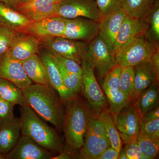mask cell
<instances>
[{
	"instance_id": "11",
	"label": "cell",
	"mask_w": 159,
	"mask_h": 159,
	"mask_svg": "<svg viewBox=\"0 0 159 159\" xmlns=\"http://www.w3.org/2000/svg\"><path fill=\"white\" fill-rule=\"evenodd\" d=\"M113 120L125 144L136 140L140 129V119L134 105L114 115Z\"/></svg>"
},
{
	"instance_id": "35",
	"label": "cell",
	"mask_w": 159,
	"mask_h": 159,
	"mask_svg": "<svg viewBox=\"0 0 159 159\" xmlns=\"http://www.w3.org/2000/svg\"><path fill=\"white\" fill-rule=\"evenodd\" d=\"M86 131H88L98 136L109 139L102 122L99 121L97 116H93L92 114L90 117Z\"/></svg>"
},
{
	"instance_id": "24",
	"label": "cell",
	"mask_w": 159,
	"mask_h": 159,
	"mask_svg": "<svg viewBox=\"0 0 159 159\" xmlns=\"http://www.w3.org/2000/svg\"><path fill=\"white\" fill-rule=\"evenodd\" d=\"M25 72L32 83L50 85L45 67L39 55L35 54L21 61Z\"/></svg>"
},
{
	"instance_id": "44",
	"label": "cell",
	"mask_w": 159,
	"mask_h": 159,
	"mask_svg": "<svg viewBox=\"0 0 159 159\" xmlns=\"http://www.w3.org/2000/svg\"><path fill=\"white\" fill-rule=\"evenodd\" d=\"M118 159H128L126 154L125 153L124 148H121L119 154Z\"/></svg>"
},
{
	"instance_id": "21",
	"label": "cell",
	"mask_w": 159,
	"mask_h": 159,
	"mask_svg": "<svg viewBox=\"0 0 159 159\" xmlns=\"http://www.w3.org/2000/svg\"><path fill=\"white\" fill-rule=\"evenodd\" d=\"M110 146L109 139L98 136L86 131L84 143L81 147L78 157L81 159H97Z\"/></svg>"
},
{
	"instance_id": "23",
	"label": "cell",
	"mask_w": 159,
	"mask_h": 159,
	"mask_svg": "<svg viewBox=\"0 0 159 159\" xmlns=\"http://www.w3.org/2000/svg\"><path fill=\"white\" fill-rule=\"evenodd\" d=\"M133 67L135 86L131 99L136 100L142 92L156 80L149 62L142 63L134 66Z\"/></svg>"
},
{
	"instance_id": "45",
	"label": "cell",
	"mask_w": 159,
	"mask_h": 159,
	"mask_svg": "<svg viewBox=\"0 0 159 159\" xmlns=\"http://www.w3.org/2000/svg\"><path fill=\"white\" fill-rule=\"evenodd\" d=\"M20 2V0H9L10 5L12 7L16 9V7L18 6Z\"/></svg>"
},
{
	"instance_id": "19",
	"label": "cell",
	"mask_w": 159,
	"mask_h": 159,
	"mask_svg": "<svg viewBox=\"0 0 159 159\" xmlns=\"http://www.w3.org/2000/svg\"><path fill=\"white\" fill-rule=\"evenodd\" d=\"M148 29V24L145 21L127 15L122 21L117 35L112 50L113 54L115 55L119 49L134 39L146 34Z\"/></svg>"
},
{
	"instance_id": "33",
	"label": "cell",
	"mask_w": 159,
	"mask_h": 159,
	"mask_svg": "<svg viewBox=\"0 0 159 159\" xmlns=\"http://www.w3.org/2000/svg\"><path fill=\"white\" fill-rule=\"evenodd\" d=\"M16 31L0 24V56L8 52Z\"/></svg>"
},
{
	"instance_id": "48",
	"label": "cell",
	"mask_w": 159,
	"mask_h": 159,
	"mask_svg": "<svg viewBox=\"0 0 159 159\" xmlns=\"http://www.w3.org/2000/svg\"><path fill=\"white\" fill-rule=\"evenodd\" d=\"M30 1V0H20V2L19 4H22V3L26 2H28V1Z\"/></svg>"
},
{
	"instance_id": "25",
	"label": "cell",
	"mask_w": 159,
	"mask_h": 159,
	"mask_svg": "<svg viewBox=\"0 0 159 159\" xmlns=\"http://www.w3.org/2000/svg\"><path fill=\"white\" fill-rule=\"evenodd\" d=\"M31 21L16 10L0 2V24L16 31H20L28 25Z\"/></svg>"
},
{
	"instance_id": "47",
	"label": "cell",
	"mask_w": 159,
	"mask_h": 159,
	"mask_svg": "<svg viewBox=\"0 0 159 159\" xmlns=\"http://www.w3.org/2000/svg\"><path fill=\"white\" fill-rule=\"evenodd\" d=\"M6 159V156L5 155L3 154H0V159Z\"/></svg>"
},
{
	"instance_id": "7",
	"label": "cell",
	"mask_w": 159,
	"mask_h": 159,
	"mask_svg": "<svg viewBox=\"0 0 159 159\" xmlns=\"http://www.w3.org/2000/svg\"><path fill=\"white\" fill-rule=\"evenodd\" d=\"M81 66L83 70L81 91L83 94L97 113L104 111L107 100L97 83L94 68L87 61Z\"/></svg>"
},
{
	"instance_id": "10",
	"label": "cell",
	"mask_w": 159,
	"mask_h": 159,
	"mask_svg": "<svg viewBox=\"0 0 159 159\" xmlns=\"http://www.w3.org/2000/svg\"><path fill=\"white\" fill-rule=\"evenodd\" d=\"M99 30V22L90 19H66L65 29L61 37L89 43L98 35Z\"/></svg>"
},
{
	"instance_id": "14",
	"label": "cell",
	"mask_w": 159,
	"mask_h": 159,
	"mask_svg": "<svg viewBox=\"0 0 159 159\" xmlns=\"http://www.w3.org/2000/svg\"><path fill=\"white\" fill-rule=\"evenodd\" d=\"M54 156L30 137L22 135L14 147L6 155L8 159H51Z\"/></svg>"
},
{
	"instance_id": "4",
	"label": "cell",
	"mask_w": 159,
	"mask_h": 159,
	"mask_svg": "<svg viewBox=\"0 0 159 159\" xmlns=\"http://www.w3.org/2000/svg\"><path fill=\"white\" fill-rule=\"evenodd\" d=\"M159 46L151 42L146 35L134 39L115 53L117 65L134 66L139 64L149 62Z\"/></svg>"
},
{
	"instance_id": "13",
	"label": "cell",
	"mask_w": 159,
	"mask_h": 159,
	"mask_svg": "<svg viewBox=\"0 0 159 159\" xmlns=\"http://www.w3.org/2000/svg\"><path fill=\"white\" fill-rule=\"evenodd\" d=\"M66 25V18L52 16L31 22L20 31L33 34L39 39L61 37Z\"/></svg>"
},
{
	"instance_id": "41",
	"label": "cell",
	"mask_w": 159,
	"mask_h": 159,
	"mask_svg": "<svg viewBox=\"0 0 159 159\" xmlns=\"http://www.w3.org/2000/svg\"><path fill=\"white\" fill-rule=\"evenodd\" d=\"M119 152L111 146L108 147L97 159H118Z\"/></svg>"
},
{
	"instance_id": "46",
	"label": "cell",
	"mask_w": 159,
	"mask_h": 159,
	"mask_svg": "<svg viewBox=\"0 0 159 159\" xmlns=\"http://www.w3.org/2000/svg\"><path fill=\"white\" fill-rule=\"evenodd\" d=\"M0 2L4 3L6 5H8V6H10L9 0H0Z\"/></svg>"
},
{
	"instance_id": "5",
	"label": "cell",
	"mask_w": 159,
	"mask_h": 159,
	"mask_svg": "<svg viewBox=\"0 0 159 159\" xmlns=\"http://www.w3.org/2000/svg\"><path fill=\"white\" fill-rule=\"evenodd\" d=\"M40 40L49 51L75 61L80 66L86 61L88 43L62 37L40 39Z\"/></svg>"
},
{
	"instance_id": "17",
	"label": "cell",
	"mask_w": 159,
	"mask_h": 159,
	"mask_svg": "<svg viewBox=\"0 0 159 159\" xmlns=\"http://www.w3.org/2000/svg\"><path fill=\"white\" fill-rule=\"evenodd\" d=\"M40 40L35 35L16 31L8 52L12 57L23 61L39 52Z\"/></svg>"
},
{
	"instance_id": "37",
	"label": "cell",
	"mask_w": 159,
	"mask_h": 159,
	"mask_svg": "<svg viewBox=\"0 0 159 159\" xmlns=\"http://www.w3.org/2000/svg\"><path fill=\"white\" fill-rule=\"evenodd\" d=\"M50 52L53 54L54 57L61 62L62 65L69 72L82 76V68L78 63L73 60L62 57L54 52H52L51 51Z\"/></svg>"
},
{
	"instance_id": "27",
	"label": "cell",
	"mask_w": 159,
	"mask_h": 159,
	"mask_svg": "<svg viewBox=\"0 0 159 159\" xmlns=\"http://www.w3.org/2000/svg\"><path fill=\"white\" fill-rule=\"evenodd\" d=\"M0 97L13 105H26L22 90L7 80L0 78Z\"/></svg>"
},
{
	"instance_id": "26",
	"label": "cell",
	"mask_w": 159,
	"mask_h": 159,
	"mask_svg": "<svg viewBox=\"0 0 159 159\" xmlns=\"http://www.w3.org/2000/svg\"><path fill=\"white\" fill-rule=\"evenodd\" d=\"M157 0H123L122 7L129 16L145 21Z\"/></svg>"
},
{
	"instance_id": "3",
	"label": "cell",
	"mask_w": 159,
	"mask_h": 159,
	"mask_svg": "<svg viewBox=\"0 0 159 159\" xmlns=\"http://www.w3.org/2000/svg\"><path fill=\"white\" fill-rule=\"evenodd\" d=\"M20 132L54 155L63 149L60 138L54 129L38 116L29 106L20 107Z\"/></svg>"
},
{
	"instance_id": "40",
	"label": "cell",
	"mask_w": 159,
	"mask_h": 159,
	"mask_svg": "<svg viewBox=\"0 0 159 159\" xmlns=\"http://www.w3.org/2000/svg\"><path fill=\"white\" fill-rule=\"evenodd\" d=\"M151 67L152 69L157 82H159V49H158L152 55L150 61Z\"/></svg>"
},
{
	"instance_id": "32",
	"label": "cell",
	"mask_w": 159,
	"mask_h": 159,
	"mask_svg": "<svg viewBox=\"0 0 159 159\" xmlns=\"http://www.w3.org/2000/svg\"><path fill=\"white\" fill-rule=\"evenodd\" d=\"M134 72L133 66H122L119 80V88L129 98L132 99L134 90Z\"/></svg>"
},
{
	"instance_id": "18",
	"label": "cell",
	"mask_w": 159,
	"mask_h": 159,
	"mask_svg": "<svg viewBox=\"0 0 159 159\" xmlns=\"http://www.w3.org/2000/svg\"><path fill=\"white\" fill-rule=\"evenodd\" d=\"M40 51L39 53L45 67L50 85L57 92L62 102L75 96L64 84L53 54L47 49Z\"/></svg>"
},
{
	"instance_id": "16",
	"label": "cell",
	"mask_w": 159,
	"mask_h": 159,
	"mask_svg": "<svg viewBox=\"0 0 159 159\" xmlns=\"http://www.w3.org/2000/svg\"><path fill=\"white\" fill-rule=\"evenodd\" d=\"M126 16V12L122 7L102 16L99 20L98 35L105 42L112 52L120 27Z\"/></svg>"
},
{
	"instance_id": "39",
	"label": "cell",
	"mask_w": 159,
	"mask_h": 159,
	"mask_svg": "<svg viewBox=\"0 0 159 159\" xmlns=\"http://www.w3.org/2000/svg\"><path fill=\"white\" fill-rule=\"evenodd\" d=\"M124 150L128 159H142L141 152L136 140L126 143Z\"/></svg>"
},
{
	"instance_id": "2",
	"label": "cell",
	"mask_w": 159,
	"mask_h": 159,
	"mask_svg": "<svg viewBox=\"0 0 159 159\" xmlns=\"http://www.w3.org/2000/svg\"><path fill=\"white\" fill-rule=\"evenodd\" d=\"M62 102L66 107L62 130L66 142L74 149L81 148L84 143V136L92 113L77 95Z\"/></svg>"
},
{
	"instance_id": "20",
	"label": "cell",
	"mask_w": 159,
	"mask_h": 159,
	"mask_svg": "<svg viewBox=\"0 0 159 159\" xmlns=\"http://www.w3.org/2000/svg\"><path fill=\"white\" fill-rule=\"evenodd\" d=\"M20 119L15 118L0 125V151L7 154L14 147L20 138Z\"/></svg>"
},
{
	"instance_id": "43",
	"label": "cell",
	"mask_w": 159,
	"mask_h": 159,
	"mask_svg": "<svg viewBox=\"0 0 159 159\" xmlns=\"http://www.w3.org/2000/svg\"><path fill=\"white\" fill-rule=\"evenodd\" d=\"M74 157L72 156V154L66 150H63L56 155L53 156L51 159H70L74 158Z\"/></svg>"
},
{
	"instance_id": "1",
	"label": "cell",
	"mask_w": 159,
	"mask_h": 159,
	"mask_svg": "<svg viewBox=\"0 0 159 159\" xmlns=\"http://www.w3.org/2000/svg\"><path fill=\"white\" fill-rule=\"evenodd\" d=\"M22 91L26 105L57 130H62V101L53 88L34 83Z\"/></svg>"
},
{
	"instance_id": "22",
	"label": "cell",
	"mask_w": 159,
	"mask_h": 159,
	"mask_svg": "<svg viewBox=\"0 0 159 159\" xmlns=\"http://www.w3.org/2000/svg\"><path fill=\"white\" fill-rule=\"evenodd\" d=\"M159 83L156 80L143 91L134 104L141 119L146 113L159 107Z\"/></svg>"
},
{
	"instance_id": "36",
	"label": "cell",
	"mask_w": 159,
	"mask_h": 159,
	"mask_svg": "<svg viewBox=\"0 0 159 159\" xmlns=\"http://www.w3.org/2000/svg\"><path fill=\"white\" fill-rule=\"evenodd\" d=\"M14 105L0 97V125L14 118Z\"/></svg>"
},
{
	"instance_id": "28",
	"label": "cell",
	"mask_w": 159,
	"mask_h": 159,
	"mask_svg": "<svg viewBox=\"0 0 159 159\" xmlns=\"http://www.w3.org/2000/svg\"><path fill=\"white\" fill-rule=\"evenodd\" d=\"M97 118L102 122L110 141L111 146L119 152L122 148V141L113 119L107 112L103 111L96 114Z\"/></svg>"
},
{
	"instance_id": "15",
	"label": "cell",
	"mask_w": 159,
	"mask_h": 159,
	"mask_svg": "<svg viewBox=\"0 0 159 159\" xmlns=\"http://www.w3.org/2000/svg\"><path fill=\"white\" fill-rule=\"evenodd\" d=\"M61 0H30L20 4L16 10L31 22L54 16Z\"/></svg>"
},
{
	"instance_id": "38",
	"label": "cell",
	"mask_w": 159,
	"mask_h": 159,
	"mask_svg": "<svg viewBox=\"0 0 159 159\" xmlns=\"http://www.w3.org/2000/svg\"><path fill=\"white\" fill-rule=\"evenodd\" d=\"M140 128L148 135L159 139V118L146 122L140 121Z\"/></svg>"
},
{
	"instance_id": "8",
	"label": "cell",
	"mask_w": 159,
	"mask_h": 159,
	"mask_svg": "<svg viewBox=\"0 0 159 159\" xmlns=\"http://www.w3.org/2000/svg\"><path fill=\"white\" fill-rule=\"evenodd\" d=\"M122 67L116 65L104 77L102 88L113 115L119 113L130 101L129 98L119 88L120 76Z\"/></svg>"
},
{
	"instance_id": "9",
	"label": "cell",
	"mask_w": 159,
	"mask_h": 159,
	"mask_svg": "<svg viewBox=\"0 0 159 159\" xmlns=\"http://www.w3.org/2000/svg\"><path fill=\"white\" fill-rule=\"evenodd\" d=\"M54 16L66 19L84 17L98 22L101 18L96 0H61Z\"/></svg>"
},
{
	"instance_id": "29",
	"label": "cell",
	"mask_w": 159,
	"mask_h": 159,
	"mask_svg": "<svg viewBox=\"0 0 159 159\" xmlns=\"http://www.w3.org/2000/svg\"><path fill=\"white\" fill-rule=\"evenodd\" d=\"M137 144L142 154L150 159L155 158L159 152V139L148 135L140 128L136 139Z\"/></svg>"
},
{
	"instance_id": "34",
	"label": "cell",
	"mask_w": 159,
	"mask_h": 159,
	"mask_svg": "<svg viewBox=\"0 0 159 159\" xmlns=\"http://www.w3.org/2000/svg\"><path fill=\"white\" fill-rule=\"evenodd\" d=\"M122 1L123 0H96L101 17L122 8Z\"/></svg>"
},
{
	"instance_id": "49",
	"label": "cell",
	"mask_w": 159,
	"mask_h": 159,
	"mask_svg": "<svg viewBox=\"0 0 159 159\" xmlns=\"http://www.w3.org/2000/svg\"><path fill=\"white\" fill-rule=\"evenodd\" d=\"M0 154H2V152H1V151H0Z\"/></svg>"
},
{
	"instance_id": "12",
	"label": "cell",
	"mask_w": 159,
	"mask_h": 159,
	"mask_svg": "<svg viewBox=\"0 0 159 159\" xmlns=\"http://www.w3.org/2000/svg\"><path fill=\"white\" fill-rule=\"evenodd\" d=\"M0 78L9 80L22 90L33 84L25 72L21 61L8 52L0 56Z\"/></svg>"
},
{
	"instance_id": "42",
	"label": "cell",
	"mask_w": 159,
	"mask_h": 159,
	"mask_svg": "<svg viewBox=\"0 0 159 159\" xmlns=\"http://www.w3.org/2000/svg\"><path fill=\"white\" fill-rule=\"evenodd\" d=\"M159 118V108L158 107L146 113L140 119V121L146 122Z\"/></svg>"
},
{
	"instance_id": "31",
	"label": "cell",
	"mask_w": 159,
	"mask_h": 159,
	"mask_svg": "<svg viewBox=\"0 0 159 159\" xmlns=\"http://www.w3.org/2000/svg\"><path fill=\"white\" fill-rule=\"evenodd\" d=\"M54 57L64 84L74 96H77L81 91L82 76L69 72L61 62Z\"/></svg>"
},
{
	"instance_id": "6",
	"label": "cell",
	"mask_w": 159,
	"mask_h": 159,
	"mask_svg": "<svg viewBox=\"0 0 159 159\" xmlns=\"http://www.w3.org/2000/svg\"><path fill=\"white\" fill-rule=\"evenodd\" d=\"M86 61L97 70L100 79L117 65L115 54L98 35L89 43Z\"/></svg>"
},
{
	"instance_id": "30",
	"label": "cell",
	"mask_w": 159,
	"mask_h": 159,
	"mask_svg": "<svg viewBox=\"0 0 159 159\" xmlns=\"http://www.w3.org/2000/svg\"><path fill=\"white\" fill-rule=\"evenodd\" d=\"M145 21L148 26L145 35L148 39L154 44L159 46V0L154 3Z\"/></svg>"
}]
</instances>
